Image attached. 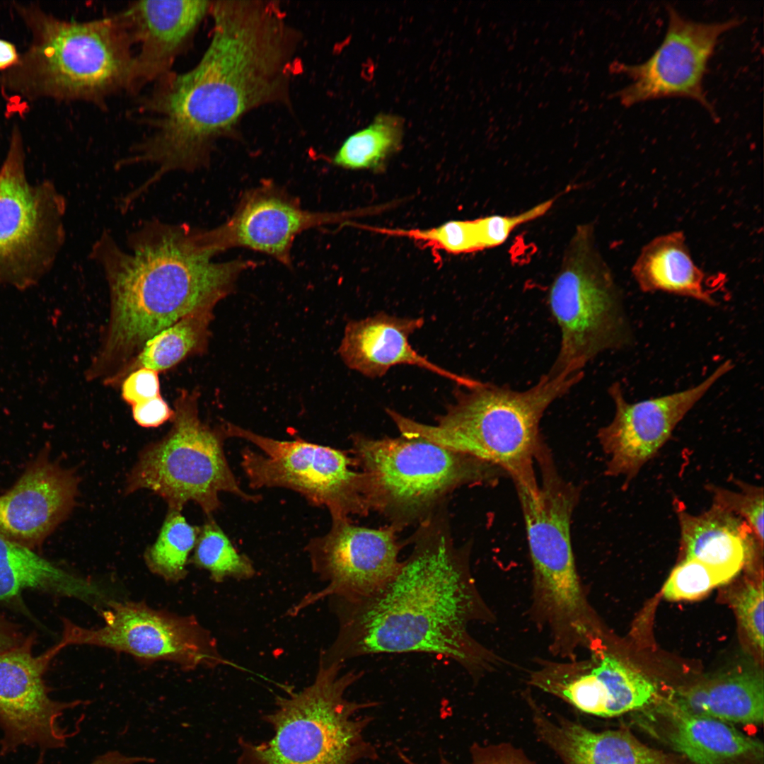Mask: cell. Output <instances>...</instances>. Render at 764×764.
Segmentation results:
<instances>
[{"mask_svg":"<svg viewBox=\"0 0 764 764\" xmlns=\"http://www.w3.org/2000/svg\"><path fill=\"white\" fill-rule=\"evenodd\" d=\"M411 540L410 555L377 593L328 598L338 628L318 661L343 665L367 655L417 652L448 658L474 680L497 671L504 660L469 630L495 615L473 576L469 544L453 543L446 504L419 523Z\"/></svg>","mask_w":764,"mask_h":764,"instance_id":"cell-2","label":"cell"},{"mask_svg":"<svg viewBox=\"0 0 764 764\" xmlns=\"http://www.w3.org/2000/svg\"><path fill=\"white\" fill-rule=\"evenodd\" d=\"M469 764H535L520 748L509 743L482 745L473 743L470 747ZM440 764H456L444 756Z\"/></svg>","mask_w":764,"mask_h":764,"instance_id":"cell-38","label":"cell"},{"mask_svg":"<svg viewBox=\"0 0 764 764\" xmlns=\"http://www.w3.org/2000/svg\"><path fill=\"white\" fill-rule=\"evenodd\" d=\"M25 637L17 624L0 614V653L21 644Z\"/></svg>","mask_w":764,"mask_h":764,"instance_id":"cell-41","label":"cell"},{"mask_svg":"<svg viewBox=\"0 0 764 764\" xmlns=\"http://www.w3.org/2000/svg\"><path fill=\"white\" fill-rule=\"evenodd\" d=\"M122 397L132 406L161 395L158 373L148 368H139L129 373L122 381Z\"/></svg>","mask_w":764,"mask_h":764,"instance_id":"cell-39","label":"cell"},{"mask_svg":"<svg viewBox=\"0 0 764 764\" xmlns=\"http://www.w3.org/2000/svg\"><path fill=\"white\" fill-rule=\"evenodd\" d=\"M191 562L196 567L209 572L210 579L216 583H221L228 578L249 579L255 574L249 557L238 552L210 516L199 527Z\"/></svg>","mask_w":764,"mask_h":764,"instance_id":"cell-32","label":"cell"},{"mask_svg":"<svg viewBox=\"0 0 764 764\" xmlns=\"http://www.w3.org/2000/svg\"><path fill=\"white\" fill-rule=\"evenodd\" d=\"M763 581L748 583L731 601L739 621L754 647L763 654Z\"/></svg>","mask_w":764,"mask_h":764,"instance_id":"cell-36","label":"cell"},{"mask_svg":"<svg viewBox=\"0 0 764 764\" xmlns=\"http://www.w3.org/2000/svg\"><path fill=\"white\" fill-rule=\"evenodd\" d=\"M684 559L703 563L728 581L746 563L751 552L763 545L739 516L713 504L703 514L678 511Z\"/></svg>","mask_w":764,"mask_h":764,"instance_id":"cell-24","label":"cell"},{"mask_svg":"<svg viewBox=\"0 0 764 764\" xmlns=\"http://www.w3.org/2000/svg\"><path fill=\"white\" fill-rule=\"evenodd\" d=\"M733 367L730 360L725 361L697 386L634 403L627 401L619 383H613L608 393L615 415L597 434L608 457L606 474L630 482L665 444L687 413Z\"/></svg>","mask_w":764,"mask_h":764,"instance_id":"cell-17","label":"cell"},{"mask_svg":"<svg viewBox=\"0 0 764 764\" xmlns=\"http://www.w3.org/2000/svg\"><path fill=\"white\" fill-rule=\"evenodd\" d=\"M575 674L581 689L608 707L615 717L648 705L656 693L654 684L606 647L577 659Z\"/></svg>","mask_w":764,"mask_h":764,"instance_id":"cell-28","label":"cell"},{"mask_svg":"<svg viewBox=\"0 0 764 764\" xmlns=\"http://www.w3.org/2000/svg\"><path fill=\"white\" fill-rule=\"evenodd\" d=\"M548 304L560 332L550 375L582 372L600 354L630 341L619 290L589 225L578 226L573 235L550 287Z\"/></svg>","mask_w":764,"mask_h":764,"instance_id":"cell-9","label":"cell"},{"mask_svg":"<svg viewBox=\"0 0 764 764\" xmlns=\"http://www.w3.org/2000/svg\"><path fill=\"white\" fill-rule=\"evenodd\" d=\"M16 10L31 40L0 76L6 98L102 104L121 91H132L133 45L118 14L78 22L34 4L17 5Z\"/></svg>","mask_w":764,"mask_h":764,"instance_id":"cell-4","label":"cell"},{"mask_svg":"<svg viewBox=\"0 0 764 764\" xmlns=\"http://www.w3.org/2000/svg\"><path fill=\"white\" fill-rule=\"evenodd\" d=\"M402 137L401 120L381 114L345 140L332 158L333 163L349 170H378L400 147Z\"/></svg>","mask_w":764,"mask_h":764,"instance_id":"cell-30","label":"cell"},{"mask_svg":"<svg viewBox=\"0 0 764 764\" xmlns=\"http://www.w3.org/2000/svg\"><path fill=\"white\" fill-rule=\"evenodd\" d=\"M398 532L391 525L370 528L354 525L349 519H332L329 531L311 538L306 546L312 571L326 584L306 594L288 615L295 616L325 598L355 601L380 591L401 565L398 557L403 544Z\"/></svg>","mask_w":764,"mask_h":764,"instance_id":"cell-13","label":"cell"},{"mask_svg":"<svg viewBox=\"0 0 764 764\" xmlns=\"http://www.w3.org/2000/svg\"><path fill=\"white\" fill-rule=\"evenodd\" d=\"M740 491L710 487L713 504L739 516L753 531L763 545V487L739 482Z\"/></svg>","mask_w":764,"mask_h":764,"instance_id":"cell-35","label":"cell"},{"mask_svg":"<svg viewBox=\"0 0 764 764\" xmlns=\"http://www.w3.org/2000/svg\"><path fill=\"white\" fill-rule=\"evenodd\" d=\"M174 407L170 432L142 449L125 492L151 490L166 502L168 509L179 511L193 501L208 516L220 508V492L248 502L260 500V496L241 489L229 466L222 424L212 427L201 420L198 394L183 390Z\"/></svg>","mask_w":764,"mask_h":764,"instance_id":"cell-10","label":"cell"},{"mask_svg":"<svg viewBox=\"0 0 764 764\" xmlns=\"http://www.w3.org/2000/svg\"><path fill=\"white\" fill-rule=\"evenodd\" d=\"M210 230L153 218L129 233L125 248L108 231L96 239L89 255L108 284L110 314L88 379L121 383L147 340L187 316L213 312L255 266L214 261Z\"/></svg>","mask_w":764,"mask_h":764,"instance_id":"cell-3","label":"cell"},{"mask_svg":"<svg viewBox=\"0 0 764 764\" xmlns=\"http://www.w3.org/2000/svg\"><path fill=\"white\" fill-rule=\"evenodd\" d=\"M671 705L729 724H758L763 720V679L742 673L703 681L677 690Z\"/></svg>","mask_w":764,"mask_h":764,"instance_id":"cell-26","label":"cell"},{"mask_svg":"<svg viewBox=\"0 0 764 764\" xmlns=\"http://www.w3.org/2000/svg\"><path fill=\"white\" fill-rule=\"evenodd\" d=\"M728 581L703 563L684 559L671 572L662 594L671 601L698 599Z\"/></svg>","mask_w":764,"mask_h":764,"instance_id":"cell-34","label":"cell"},{"mask_svg":"<svg viewBox=\"0 0 764 764\" xmlns=\"http://www.w3.org/2000/svg\"><path fill=\"white\" fill-rule=\"evenodd\" d=\"M154 759L146 756H129L118 751H110L100 754L88 764H139L153 763Z\"/></svg>","mask_w":764,"mask_h":764,"instance_id":"cell-42","label":"cell"},{"mask_svg":"<svg viewBox=\"0 0 764 764\" xmlns=\"http://www.w3.org/2000/svg\"><path fill=\"white\" fill-rule=\"evenodd\" d=\"M199 532V527L190 524L181 511L168 509L156 540L145 551L147 567L167 581L183 579Z\"/></svg>","mask_w":764,"mask_h":764,"instance_id":"cell-31","label":"cell"},{"mask_svg":"<svg viewBox=\"0 0 764 764\" xmlns=\"http://www.w3.org/2000/svg\"><path fill=\"white\" fill-rule=\"evenodd\" d=\"M385 235L407 237L432 248L453 254L483 250L475 219L453 220L426 229L389 228L360 226Z\"/></svg>","mask_w":764,"mask_h":764,"instance_id":"cell-33","label":"cell"},{"mask_svg":"<svg viewBox=\"0 0 764 764\" xmlns=\"http://www.w3.org/2000/svg\"><path fill=\"white\" fill-rule=\"evenodd\" d=\"M632 272L644 292L663 291L716 304L707 276L695 263L681 231L659 236L646 244Z\"/></svg>","mask_w":764,"mask_h":764,"instance_id":"cell-25","label":"cell"},{"mask_svg":"<svg viewBox=\"0 0 764 764\" xmlns=\"http://www.w3.org/2000/svg\"><path fill=\"white\" fill-rule=\"evenodd\" d=\"M214 318L212 311L194 313L161 330L145 342L126 376L142 367L164 371L188 357L204 354L208 349Z\"/></svg>","mask_w":764,"mask_h":764,"instance_id":"cell-29","label":"cell"},{"mask_svg":"<svg viewBox=\"0 0 764 764\" xmlns=\"http://www.w3.org/2000/svg\"><path fill=\"white\" fill-rule=\"evenodd\" d=\"M527 698L537 736L563 764H669L663 753L627 731H595L566 718L554 719Z\"/></svg>","mask_w":764,"mask_h":764,"instance_id":"cell-22","label":"cell"},{"mask_svg":"<svg viewBox=\"0 0 764 764\" xmlns=\"http://www.w3.org/2000/svg\"><path fill=\"white\" fill-rule=\"evenodd\" d=\"M18 58L16 47L10 42L0 39V70L9 69L17 62Z\"/></svg>","mask_w":764,"mask_h":764,"instance_id":"cell-43","label":"cell"},{"mask_svg":"<svg viewBox=\"0 0 764 764\" xmlns=\"http://www.w3.org/2000/svg\"><path fill=\"white\" fill-rule=\"evenodd\" d=\"M78 483L74 470L44 449L0 495V536L32 550L41 545L73 509Z\"/></svg>","mask_w":764,"mask_h":764,"instance_id":"cell-19","label":"cell"},{"mask_svg":"<svg viewBox=\"0 0 764 764\" xmlns=\"http://www.w3.org/2000/svg\"><path fill=\"white\" fill-rule=\"evenodd\" d=\"M536 486L516 487L532 565L531 617L549 635V650L567 656L591 648L603 630L575 562L572 514L580 490L553 463L540 467Z\"/></svg>","mask_w":764,"mask_h":764,"instance_id":"cell-6","label":"cell"},{"mask_svg":"<svg viewBox=\"0 0 764 764\" xmlns=\"http://www.w3.org/2000/svg\"><path fill=\"white\" fill-rule=\"evenodd\" d=\"M37 591L96 606L109 599L95 582L69 572L33 550L0 536V606L30 616L23 594Z\"/></svg>","mask_w":764,"mask_h":764,"instance_id":"cell-23","label":"cell"},{"mask_svg":"<svg viewBox=\"0 0 764 764\" xmlns=\"http://www.w3.org/2000/svg\"><path fill=\"white\" fill-rule=\"evenodd\" d=\"M23 137L12 129L0 169V274H20L52 257L64 238V198L50 185L33 187L24 170Z\"/></svg>","mask_w":764,"mask_h":764,"instance_id":"cell-16","label":"cell"},{"mask_svg":"<svg viewBox=\"0 0 764 764\" xmlns=\"http://www.w3.org/2000/svg\"><path fill=\"white\" fill-rule=\"evenodd\" d=\"M668 741L678 753L695 764H731L759 758L762 743L731 724L679 710L671 705Z\"/></svg>","mask_w":764,"mask_h":764,"instance_id":"cell-27","label":"cell"},{"mask_svg":"<svg viewBox=\"0 0 764 764\" xmlns=\"http://www.w3.org/2000/svg\"><path fill=\"white\" fill-rule=\"evenodd\" d=\"M343 665L318 662L311 684L277 696L275 708L264 717L272 737L260 743L243 740L238 764H357L378 759L376 746L364 732L374 718L356 717L379 705L346 698L347 690L362 676L342 672Z\"/></svg>","mask_w":764,"mask_h":764,"instance_id":"cell-7","label":"cell"},{"mask_svg":"<svg viewBox=\"0 0 764 764\" xmlns=\"http://www.w3.org/2000/svg\"><path fill=\"white\" fill-rule=\"evenodd\" d=\"M667 13L665 36L649 59L635 64H612L615 72L630 79L615 96L627 107L656 98H688L716 117L704 90V77L719 37L741 21L734 18L722 22H697L685 18L671 6H667Z\"/></svg>","mask_w":764,"mask_h":764,"instance_id":"cell-14","label":"cell"},{"mask_svg":"<svg viewBox=\"0 0 764 764\" xmlns=\"http://www.w3.org/2000/svg\"><path fill=\"white\" fill-rule=\"evenodd\" d=\"M424 325L422 318H400L383 312L349 322L338 352L351 369L370 377H381L398 364L419 366L457 384L468 387L475 379L458 375L433 364L415 351L409 337Z\"/></svg>","mask_w":764,"mask_h":764,"instance_id":"cell-21","label":"cell"},{"mask_svg":"<svg viewBox=\"0 0 764 764\" xmlns=\"http://www.w3.org/2000/svg\"><path fill=\"white\" fill-rule=\"evenodd\" d=\"M211 5L200 0L138 1L118 13L133 46L139 49L134 54L132 91L171 71Z\"/></svg>","mask_w":764,"mask_h":764,"instance_id":"cell-20","label":"cell"},{"mask_svg":"<svg viewBox=\"0 0 764 764\" xmlns=\"http://www.w3.org/2000/svg\"><path fill=\"white\" fill-rule=\"evenodd\" d=\"M213 33L197 64L166 74L140 102L141 159L161 177L209 163L214 141L247 112L283 96L294 35L274 6L212 2Z\"/></svg>","mask_w":764,"mask_h":764,"instance_id":"cell-1","label":"cell"},{"mask_svg":"<svg viewBox=\"0 0 764 764\" xmlns=\"http://www.w3.org/2000/svg\"><path fill=\"white\" fill-rule=\"evenodd\" d=\"M584 373L543 374L523 390L475 380L459 390L436 425L387 410L402 436L420 437L502 468L514 483L537 479L536 458L545 444L540 423L548 407L567 393Z\"/></svg>","mask_w":764,"mask_h":764,"instance_id":"cell-5","label":"cell"},{"mask_svg":"<svg viewBox=\"0 0 764 764\" xmlns=\"http://www.w3.org/2000/svg\"><path fill=\"white\" fill-rule=\"evenodd\" d=\"M351 452L366 475L372 511L400 531L420 523L455 490L494 486L507 474L499 467L420 437L352 436Z\"/></svg>","mask_w":764,"mask_h":764,"instance_id":"cell-8","label":"cell"},{"mask_svg":"<svg viewBox=\"0 0 764 764\" xmlns=\"http://www.w3.org/2000/svg\"><path fill=\"white\" fill-rule=\"evenodd\" d=\"M553 202L554 199L546 200L514 216L492 215L475 219L483 250L503 243L516 227L542 216Z\"/></svg>","mask_w":764,"mask_h":764,"instance_id":"cell-37","label":"cell"},{"mask_svg":"<svg viewBox=\"0 0 764 764\" xmlns=\"http://www.w3.org/2000/svg\"><path fill=\"white\" fill-rule=\"evenodd\" d=\"M222 426L226 438L244 439L260 451L241 452V465L250 487L294 490L326 508L332 519L372 511L366 475L354 468L356 461L348 453L301 438L264 436L230 422Z\"/></svg>","mask_w":764,"mask_h":764,"instance_id":"cell-11","label":"cell"},{"mask_svg":"<svg viewBox=\"0 0 764 764\" xmlns=\"http://www.w3.org/2000/svg\"><path fill=\"white\" fill-rule=\"evenodd\" d=\"M35 634L19 645L0 653V755L18 748H37L40 753L64 748L71 734L60 724L66 711L86 703L59 701L50 695L44 676L62 649L58 642L39 655L33 649Z\"/></svg>","mask_w":764,"mask_h":764,"instance_id":"cell-15","label":"cell"},{"mask_svg":"<svg viewBox=\"0 0 764 764\" xmlns=\"http://www.w3.org/2000/svg\"><path fill=\"white\" fill-rule=\"evenodd\" d=\"M100 613L104 623L96 628L63 618L59 640L64 646L105 647L142 661L173 662L185 670L231 664L210 632L192 615L154 609L144 602L112 600Z\"/></svg>","mask_w":764,"mask_h":764,"instance_id":"cell-12","label":"cell"},{"mask_svg":"<svg viewBox=\"0 0 764 764\" xmlns=\"http://www.w3.org/2000/svg\"><path fill=\"white\" fill-rule=\"evenodd\" d=\"M132 410L137 424L146 428L159 427L174 414L161 395L137 403L132 406Z\"/></svg>","mask_w":764,"mask_h":764,"instance_id":"cell-40","label":"cell"},{"mask_svg":"<svg viewBox=\"0 0 764 764\" xmlns=\"http://www.w3.org/2000/svg\"><path fill=\"white\" fill-rule=\"evenodd\" d=\"M337 217L305 209L298 198L266 180L245 191L229 219L212 230L221 253L244 248L290 267L295 238L308 229L335 221Z\"/></svg>","mask_w":764,"mask_h":764,"instance_id":"cell-18","label":"cell"}]
</instances>
